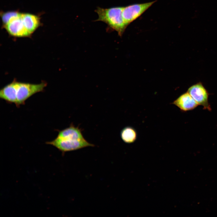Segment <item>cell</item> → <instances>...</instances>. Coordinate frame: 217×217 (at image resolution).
I'll return each instance as SVG.
<instances>
[{
    "mask_svg": "<svg viewBox=\"0 0 217 217\" xmlns=\"http://www.w3.org/2000/svg\"><path fill=\"white\" fill-rule=\"evenodd\" d=\"M44 81L34 84L20 82L14 79L0 90V98L17 106L24 104L26 101L34 94L42 92L47 85Z\"/></svg>",
    "mask_w": 217,
    "mask_h": 217,
    "instance_id": "6da1fadb",
    "label": "cell"
},
{
    "mask_svg": "<svg viewBox=\"0 0 217 217\" xmlns=\"http://www.w3.org/2000/svg\"><path fill=\"white\" fill-rule=\"evenodd\" d=\"M46 143L55 146L63 154L66 152L95 146L87 141L84 137L81 130L72 124L69 127L59 131L54 140Z\"/></svg>",
    "mask_w": 217,
    "mask_h": 217,
    "instance_id": "7a4b0ae2",
    "label": "cell"
},
{
    "mask_svg": "<svg viewBox=\"0 0 217 217\" xmlns=\"http://www.w3.org/2000/svg\"><path fill=\"white\" fill-rule=\"evenodd\" d=\"M123 7H115L108 8L98 7L95 11L98 18L95 21H101L107 25L108 31H115L121 36L127 26L125 24L122 16Z\"/></svg>",
    "mask_w": 217,
    "mask_h": 217,
    "instance_id": "3957f363",
    "label": "cell"
},
{
    "mask_svg": "<svg viewBox=\"0 0 217 217\" xmlns=\"http://www.w3.org/2000/svg\"><path fill=\"white\" fill-rule=\"evenodd\" d=\"M156 1L134 4L123 7L122 14L125 24L128 26L140 16Z\"/></svg>",
    "mask_w": 217,
    "mask_h": 217,
    "instance_id": "277c9868",
    "label": "cell"
},
{
    "mask_svg": "<svg viewBox=\"0 0 217 217\" xmlns=\"http://www.w3.org/2000/svg\"><path fill=\"white\" fill-rule=\"evenodd\" d=\"M187 92L199 105L203 106L205 109L211 110L208 101L209 94L202 83L199 82L192 85L188 88Z\"/></svg>",
    "mask_w": 217,
    "mask_h": 217,
    "instance_id": "5b68a950",
    "label": "cell"
},
{
    "mask_svg": "<svg viewBox=\"0 0 217 217\" xmlns=\"http://www.w3.org/2000/svg\"><path fill=\"white\" fill-rule=\"evenodd\" d=\"M20 15L11 19L4 27L11 36L16 37H29L31 35L25 27Z\"/></svg>",
    "mask_w": 217,
    "mask_h": 217,
    "instance_id": "8992f818",
    "label": "cell"
},
{
    "mask_svg": "<svg viewBox=\"0 0 217 217\" xmlns=\"http://www.w3.org/2000/svg\"><path fill=\"white\" fill-rule=\"evenodd\" d=\"M172 104L177 106L183 112L193 110L199 105L187 92L181 95Z\"/></svg>",
    "mask_w": 217,
    "mask_h": 217,
    "instance_id": "52a82bcc",
    "label": "cell"
},
{
    "mask_svg": "<svg viewBox=\"0 0 217 217\" xmlns=\"http://www.w3.org/2000/svg\"><path fill=\"white\" fill-rule=\"evenodd\" d=\"M20 17L25 27L31 35L40 25V19L36 15L28 13H21Z\"/></svg>",
    "mask_w": 217,
    "mask_h": 217,
    "instance_id": "ba28073f",
    "label": "cell"
},
{
    "mask_svg": "<svg viewBox=\"0 0 217 217\" xmlns=\"http://www.w3.org/2000/svg\"><path fill=\"white\" fill-rule=\"evenodd\" d=\"M120 135L121 139L125 143H132L135 142L137 138L136 130L133 127L127 126L121 131Z\"/></svg>",
    "mask_w": 217,
    "mask_h": 217,
    "instance_id": "9c48e42d",
    "label": "cell"
},
{
    "mask_svg": "<svg viewBox=\"0 0 217 217\" xmlns=\"http://www.w3.org/2000/svg\"><path fill=\"white\" fill-rule=\"evenodd\" d=\"M20 13L15 11L2 12L1 14V17L3 26L7 24L13 18L19 16Z\"/></svg>",
    "mask_w": 217,
    "mask_h": 217,
    "instance_id": "30bf717a",
    "label": "cell"
}]
</instances>
